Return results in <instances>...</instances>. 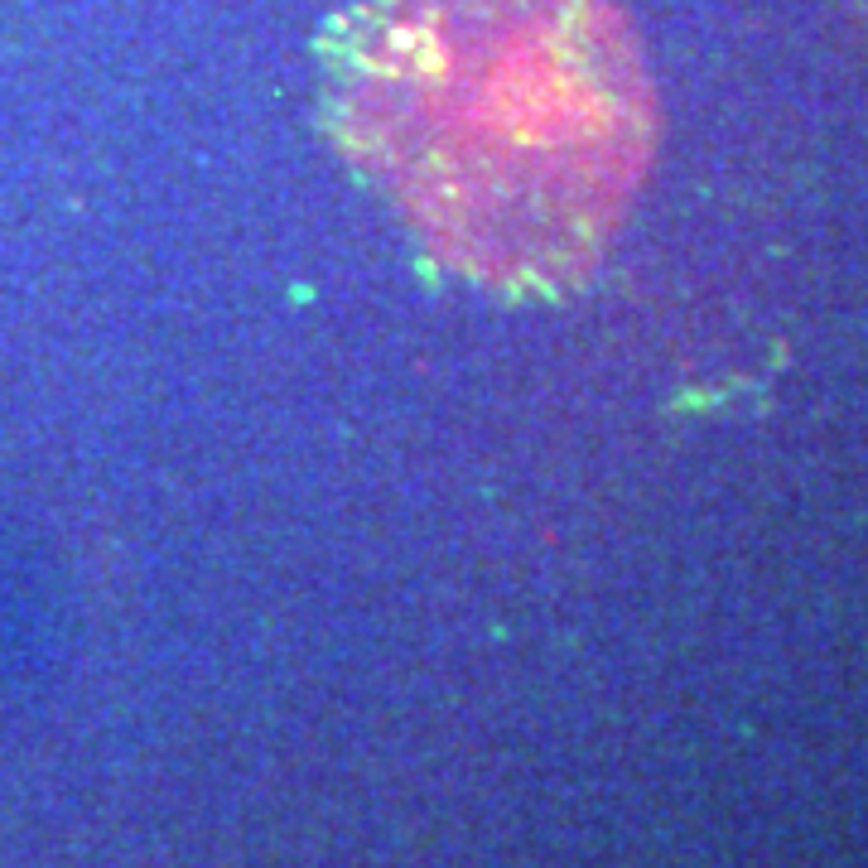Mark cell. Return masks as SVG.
<instances>
[{"label": "cell", "instance_id": "cell-1", "mask_svg": "<svg viewBox=\"0 0 868 868\" xmlns=\"http://www.w3.org/2000/svg\"><path fill=\"white\" fill-rule=\"evenodd\" d=\"M318 122L439 271L498 300L579 290L657 155L613 0H357L318 34Z\"/></svg>", "mask_w": 868, "mask_h": 868}]
</instances>
